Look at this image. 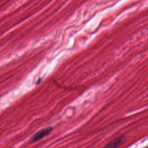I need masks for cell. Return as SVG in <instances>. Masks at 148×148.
Here are the masks:
<instances>
[{
    "label": "cell",
    "instance_id": "cell-1",
    "mask_svg": "<svg viewBox=\"0 0 148 148\" xmlns=\"http://www.w3.org/2000/svg\"><path fill=\"white\" fill-rule=\"evenodd\" d=\"M53 128L51 127H47L44 129H42L41 130L38 131L36 132L31 138V142H36L39 140L42 139L44 137L47 136L50 134V132L52 131Z\"/></svg>",
    "mask_w": 148,
    "mask_h": 148
},
{
    "label": "cell",
    "instance_id": "cell-2",
    "mask_svg": "<svg viewBox=\"0 0 148 148\" xmlns=\"http://www.w3.org/2000/svg\"><path fill=\"white\" fill-rule=\"evenodd\" d=\"M125 140V136L124 135H121L110 140L101 148H117L121 144H123Z\"/></svg>",
    "mask_w": 148,
    "mask_h": 148
}]
</instances>
